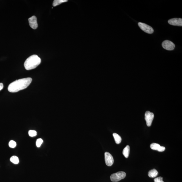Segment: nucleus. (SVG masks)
I'll use <instances>...</instances> for the list:
<instances>
[{
	"mask_svg": "<svg viewBox=\"0 0 182 182\" xmlns=\"http://www.w3.org/2000/svg\"><path fill=\"white\" fill-rule=\"evenodd\" d=\"M169 24L179 26H182V19L181 18H175L169 20L168 21Z\"/></svg>",
	"mask_w": 182,
	"mask_h": 182,
	"instance_id": "6e6552de",
	"label": "nucleus"
},
{
	"mask_svg": "<svg viewBox=\"0 0 182 182\" xmlns=\"http://www.w3.org/2000/svg\"><path fill=\"white\" fill-rule=\"evenodd\" d=\"M3 88V85L2 83H0V91L2 90Z\"/></svg>",
	"mask_w": 182,
	"mask_h": 182,
	"instance_id": "aec40b11",
	"label": "nucleus"
},
{
	"mask_svg": "<svg viewBox=\"0 0 182 182\" xmlns=\"http://www.w3.org/2000/svg\"><path fill=\"white\" fill-rule=\"evenodd\" d=\"M28 21L29 24L32 28L36 30L38 28V24L37 21V18L36 16H33L29 18Z\"/></svg>",
	"mask_w": 182,
	"mask_h": 182,
	"instance_id": "1a4fd4ad",
	"label": "nucleus"
},
{
	"mask_svg": "<svg viewBox=\"0 0 182 182\" xmlns=\"http://www.w3.org/2000/svg\"><path fill=\"white\" fill-rule=\"evenodd\" d=\"M150 147L152 150H157L159 152H163L165 150V147L161 146L160 145L156 143L152 144L150 145Z\"/></svg>",
	"mask_w": 182,
	"mask_h": 182,
	"instance_id": "9d476101",
	"label": "nucleus"
},
{
	"mask_svg": "<svg viewBox=\"0 0 182 182\" xmlns=\"http://www.w3.org/2000/svg\"><path fill=\"white\" fill-rule=\"evenodd\" d=\"M41 60L39 56L36 55H33L27 58L25 61L24 66L27 70L35 69L41 63Z\"/></svg>",
	"mask_w": 182,
	"mask_h": 182,
	"instance_id": "f03ea898",
	"label": "nucleus"
},
{
	"mask_svg": "<svg viewBox=\"0 0 182 182\" xmlns=\"http://www.w3.org/2000/svg\"><path fill=\"white\" fill-rule=\"evenodd\" d=\"M105 163L107 166H111L113 164L114 159L112 155L108 152H106L105 153Z\"/></svg>",
	"mask_w": 182,
	"mask_h": 182,
	"instance_id": "0eeeda50",
	"label": "nucleus"
},
{
	"mask_svg": "<svg viewBox=\"0 0 182 182\" xmlns=\"http://www.w3.org/2000/svg\"><path fill=\"white\" fill-rule=\"evenodd\" d=\"M43 140L41 139V138H39L36 141V145L38 147H39L41 146L42 144L43 143Z\"/></svg>",
	"mask_w": 182,
	"mask_h": 182,
	"instance_id": "a211bd4d",
	"label": "nucleus"
},
{
	"mask_svg": "<svg viewBox=\"0 0 182 182\" xmlns=\"http://www.w3.org/2000/svg\"><path fill=\"white\" fill-rule=\"evenodd\" d=\"M158 174V172L156 169H153L149 171L148 175L151 178H154L157 176Z\"/></svg>",
	"mask_w": 182,
	"mask_h": 182,
	"instance_id": "9b49d317",
	"label": "nucleus"
},
{
	"mask_svg": "<svg viewBox=\"0 0 182 182\" xmlns=\"http://www.w3.org/2000/svg\"><path fill=\"white\" fill-rule=\"evenodd\" d=\"M113 135L116 144H119L121 143L122 139L121 136H120L119 135L115 133H114L113 134Z\"/></svg>",
	"mask_w": 182,
	"mask_h": 182,
	"instance_id": "ddd939ff",
	"label": "nucleus"
},
{
	"mask_svg": "<svg viewBox=\"0 0 182 182\" xmlns=\"http://www.w3.org/2000/svg\"><path fill=\"white\" fill-rule=\"evenodd\" d=\"M162 46L165 49L171 51L173 50L175 47V45L171 41L169 40H165L162 43Z\"/></svg>",
	"mask_w": 182,
	"mask_h": 182,
	"instance_id": "423d86ee",
	"label": "nucleus"
},
{
	"mask_svg": "<svg viewBox=\"0 0 182 182\" xmlns=\"http://www.w3.org/2000/svg\"><path fill=\"white\" fill-rule=\"evenodd\" d=\"M126 175V174L125 172H118L112 174L110 176V179L113 182H118L125 178Z\"/></svg>",
	"mask_w": 182,
	"mask_h": 182,
	"instance_id": "7ed1b4c3",
	"label": "nucleus"
},
{
	"mask_svg": "<svg viewBox=\"0 0 182 182\" xmlns=\"http://www.w3.org/2000/svg\"><path fill=\"white\" fill-rule=\"evenodd\" d=\"M68 1L67 0H55L53 3V7L57 6L61 3L66 2Z\"/></svg>",
	"mask_w": 182,
	"mask_h": 182,
	"instance_id": "4468645a",
	"label": "nucleus"
},
{
	"mask_svg": "<svg viewBox=\"0 0 182 182\" xmlns=\"http://www.w3.org/2000/svg\"><path fill=\"white\" fill-rule=\"evenodd\" d=\"M28 134L30 136L33 137L37 135V132L35 131L31 130L29 131Z\"/></svg>",
	"mask_w": 182,
	"mask_h": 182,
	"instance_id": "dca6fc26",
	"label": "nucleus"
},
{
	"mask_svg": "<svg viewBox=\"0 0 182 182\" xmlns=\"http://www.w3.org/2000/svg\"><path fill=\"white\" fill-rule=\"evenodd\" d=\"M11 162L15 164H17L19 163V158L16 156H13L10 159Z\"/></svg>",
	"mask_w": 182,
	"mask_h": 182,
	"instance_id": "2eb2a0df",
	"label": "nucleus"
},
{
	"mask_svg": "<svg viewBox=\"0 0 182 182\" xmlns=\"http://www.w3.org/2000/svg\"><path fill=\"white\" fill-rule=\"evenodd\" d=\"M154 117L153 113L149 111H147L145 114V119L146 121V124L148 127H150L152 125L153 120Z\"/></svg>",
	"mask_w": 182,
	"mask_h": 182,
	"instance_id": "39448f33",
	"label": "nucleus"
},
{
	"mask_svg": "<svg viewBox=\"0 0 182 182\" xmlns=\"http://www.w3.org/2000/svg\"><path fill=\"white\" fill-rule=\"evenodd\" d=\"M9 147L11 148H14L16 146V143L15 141L13 140H11L9 142Z\"/></svg>",
	"mask_w": 182,
	"mask_h": 182,
	"instance_id": "f3484780",
	"label": "nucleus"
},
{
	"mask_svg": "<svg viewBox=\"0 0 182 182\" xmlns=\"http://www.w3.org/2000/svg\"><path fill=\"white\" fill-rule=\"evenodd\" d=\"M138 26L143 31L149 34H152L154 32V30L152 27L144 23L139 22Z\"/></svg>",
	"mask_w": 182,
	"mask_h": 182,
	"instance_id": "20e7f679",
	"label": "nucleus"
},
{
	"mask_svg": "<svg viewBox=\"0 0 182 182\" xmlns=\"http://www.w3.org/2000/svg\"><path fill=\"white\" fill-rule=\"evenodd\" d=\"M130 147L129 145H127L123 149V154L125 158H128L130 154Z\"/></svg>",
	"mask_w": 182,
	"mask_h": 182,
	"instance_id": "f8f14e48",
	"label": "nucleus"
},
{
	"mask_svg": "<svg viewBox=\"0 0 182 182\" xmlns=\"http://www.w3.org/2000/svg\"><path fill=\"white\" fill-rule=\"evenodd\" d=\"M32 79L26 78L16 80L11 83L8 87V90L11 92H16L26 88L31 83Z\"/></svg>",
	"mask_w": 182,
	"mask_h": 182,
	"instance_id": "f257e3e1",
	"label": "nucleus"
},
{
	"mask_svg": "<svg viewBox=\"0 0 182 182\" xmlns=\"http://www.w3.org/2000/svg\"><path fill=\"white\" fill-rule=\"evenodd\" d=\"M163 179V177H159L155 178L154 181L155 182H164Z\"/></svg>",
	"mask_w": 182,
	"mask_h": 182,
	"instance_id": "6ab92c4d",
	"label": "nucleus"
}]
</instances>
